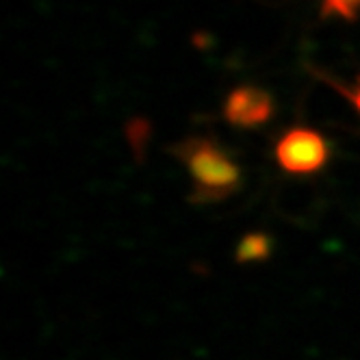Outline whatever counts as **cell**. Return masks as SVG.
<instances>
[{"label":"cell","instance_id":"1","mask_svg":"<svg viewBox=\"0 0 360 360\" xmlns=\"http://www.w3.org/2000/svg\"><path fill=\"white\" fill-rule=\"evenodd\" d=\"M174 154L187 165L191 174V200L195 204L224 200L241 187V169L237 161L213 139H185L174 148Z\"/></svg>","mask_w":360,"mask_h":360},{"label":"cell","instance_id":"2","mask_svg":"<svg viewBox=\"0 0 360 360\" xmlns=\"http://www.w3.org/2000/svg\"><path fill=\"white\" fill-rule=\"evenodd\" d=\"M276 159L289 174H315L330 159L326 137L313 128H291L276 146Z\"/></svg>","mask_w":360,"mask_h":360},{"label":"cell","instance_id":"3","mask_svg":"<svg viewBox=\"0 0 360 360\" xmlns=\"http://www.w3.org/2000/svg\"><path fill=\"white\" fill-rule=\"evenodd\" d=\"M274 109L276 105L269 91L254 85H241L228 94L224 102V117L237 128H256L271 120Z\"/></svg>","mask_w":360,"mask_h":360},{"label":"cell","instance_id":"4","mask_svg":"<svg viewBox=\"0 0 360 360\" xmlns=\"http://www.w3.org/2000/svg\"><path fill=\"white\" fill-rule=\"evenodd\" d=\"M150 137H152V126L146 117H133L126 124V139L131 143L133 154L139 163H143V159H146Z\"/></svg>","mask_w":360,"mask_h":360},{"label":"cell","instance_id":"5","mask_svg":"<svg viewBox=\"0 0 360 360\" xmlns=\"http://www.w3.org/2000/svg\"><path fill=\"white\" fill-rule=\"evenodd\" d=\"M269 237L261 235V233H254V235H248L243 237V241L239 243V250H237V259L239 261H252V259H265L269 254Z\"/></svg>","mask_w":360,"mask_h":360},{"label":"cell","instance_id":"6","mask_svg":"<svg viewBox=\"0 0 360 360\" xmlns=\"http://www.w3.org/2000/svg\"><path fill=\"white\" fill-rule=\"evenodd\" d=\"M360 11V0H323L321 5V15H339L343 20H356Z\"/></svg>","mask_w":360,"mask_h":360},{"label":"cell","instance_id":"7","mask_svg":"<svg viewBox=\"0 0 360 360\" xmlns=\"http://www.w3.org/2000/svg\"><path fill=\"white\" fill-rule=\"evenodd\" d=\"M343 94H345L347 98H352V102H354V105H356V109L360 111V76H358L356 85H354L352 89H343Z\"/></svg>","mask_w":360,"mask_h":360}]
</instances>
